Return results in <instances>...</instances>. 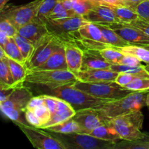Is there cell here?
Returning a JSON list of instances; mask_svg holds the SVG:
<instances>
[{"instance_id":"5","label":"cell","mask_w":149,"mask_h":149,"mask_svg":"<svg viewBox=\"0 0 149 149\" xmlns=\"http://www.w3.org/2000/svg\"><path fill=\"white\" fill-rule=\"evenodd\" d=\"M77 81V76L69 70L29 71L26 77V82L45 86L47 88L72 85Z\"/></svg>"},{"instance_id":"6","label":"cell","mask_w":149,"mask_h":149,"mask_svg":"<svg viewBox=\"0 0 149 149\" xmlns=\"http://www.w3.org/2000/svg\"><path fill=\"white\" fill-rule=\"evenodd\" d=\"M42 19L45 20L49 33L59 37L64 42L74 44L76 39L81 38L79 34V29L89 23L82 16L79 15L63 19H49L48 17Z\"/></svg>"},{"instance_id":"42","label":"cell","mask_w":149,"mask_h":149,"mask_svg":"<svg viewBox=\"0 0 149 149\" xmlns=\"http://www.w3.org/2000/svg\"><path fill=\"white\" fill-rule=\"evenodd\" d=\"M129 23L132 26L139 29L140 30L144 32L147 36H149V22L141 18V17H138V18L132 20Z\"/></svg>"},{"instance_id":"16","label":"cell","mask_w":149,"mask_h":149,"mask_svg":"<svg viewBox=\"0 0 149 149\" xmlns=\"http://www.w3.org/2000/svg\"><path fill=\"white\" fill-rule=\"evenodd\" d=\"M87 21L93 23H106L119 22L111 7L107 4L96 3L93 8L83 16Z\"/></svg>"},{"instance_id":"51","label":"cell","mask_w":149,"mask_h":149,"mask_svg":"<svg viewBox=\"0 0 149 149\" xmlns=\"http://www.w3.org/2000/svg\"><path fill=\"white\" fill-rule=\"evenodd\" d=\"M95 3H100V4H106L107 2V0H91Z\"/></svg>"},{"instance_id":"27","label":"cell","mask_w":149,"mask_h":149,"mask_svg":"<svg viewBox=\"0 0 149 149\" xmlns=\"http://www.w3.org/2000/svg\"><path fill=\"white\" fill-rule=\"evenodd\" d=\"M110 69L116 72H125L133 74L137 77H149V71L146 68V65H127L122 64H111Z\"/></svg>"},{"instance_id":"24","label":"cell","mask_w":149,"mask_h":149,"mask_svg":"<svg viewBox=\"0 0 149 149\" xmlns=\"http://www.w3.org/2000/svg\"><path fill=\"white\" fill-rule=\"evenodd\" d=\"M95 24L98 26V28L101 31L102 34H103L104 39H106V42L111 45L112 46L124 47L131 45L129 42L122 39L113 29H111L106 25L103 24V23H95Z\"/></svg>"},{"instance_id":"33","label":"cell","mask_w":149,"mask_h":149,"mask_svg":"<svg viewBox=\"0 0 149 149\" xmlns=\"http://www.w3.org/2000/svg\"><path fill=\"white\" fill-rule=\"evenodd\" d=\"M98 55L111 63L118 64L124 54L115 49L113 46H111L100 50L98 52Z\"/></svg>"},{"instance_id":"50","label":"cell","mask_w":149,"mask_h":149,"mask_svg":"<svg viewBox=\"0 0 149 149\" xmlns=\"http://www.w3.org/2000/svg\"><path fill=\"white\" fill-rule=\"evenodd\" d=\"M107 2L111 4H119V5H122L119 0H107Z\"/></svg>"},{"instance_id":"45","label":"cell","mask_w":149,"mask_h":149,"mask_svg":"<svg viewBox=\"0 0 149 149\" xmlns=\"http://www.w3.org/2000/svg\"><path fill=\"white\" fill-rule=\"evenodd\" d=\"M16 87H15V86H12V87H1V86H0V91H1L0 103L7 100L11 95V94L13 93V91H14Z\"/></svg>"},{"instance_id":"53","label":"cell","mask_w":149,"mask_h":149,"mask_svg":"<svg viewBox=\"0 0 149 149\" xmlns=\"http://www.w3.org/2000/svg\"><path fill=\"white\" fill-rule=\"evenodd\" d=\"M146 68L149 71V63H146Z\"/></svg>"},{"instance_id":"39","label":"cell","mask_w":149,"mask_h":149,"mask_svg":"<svg viewBox=\"0 0 149 149\" xmlns=\"http://www.w3.org/2000/svg\"><path fill=\"white\" fill-rule=\"evenodd\" d=\"M0 31L5 33L9 37H14L17 34V29L14 25L5 17L1 16L0 18Z\"/></svg>"},{"instance_id":"15","label":"cell","mask_w":149,"mask_h":149,"mask_svg":"<svg viewBox=\"0 0 149 149\" xmlns=\"http://www.w3.org/2000/svg\"><path fill=\"white\" fill-rule=\"evenodd\" d=\"M119 73L111 69L84 68L75 74L78 81L83 82L114 81Z\"/></svg>"},{"instance_id":"48","label":"cell","mask_w":149,"mask_h":149,"mask_svg":"<svg viewBox=\"0 0 149 149\" xmlns=\"http://www.w3.org/2000/svg\"><path fill=\"white\" fill-rule=\"evenodd\" d=\"M64 7L66 10H73V7H74V2L71 0H61Z\"/></svg>"},{"instance_id":"40","label":"cell","mask_w":149,"mask_h":149,"mask_svg":"<svg viewBox=\"0 0 149 149\" xmlns=\"http://www.w3.org/2000/svg\"><path fill=\"white\" fill-rule=\"evenodd\" d=\"M135 77H137V76L129 74V73L120 72L116 76V79L114 80V82L119 84V85L122 86V87H125V86L130 84L131 81H133Z\"/></svg>"},{"instance_id":"35","label":"cell","mask_w":149,"mask_h":149,"mask_svg":"<svg viewBox=\"0 0 149 149\" xmlns=\"http://www.w3.org/2000/svg\"><path fill=\"white\" fill-rule=\"evenodd\" d=\"M95 4L96 3L91 0H77L74 3L73 10L77 15L83 17L93 8Z\"/></svg>"},{"instance_id":"2","label":"cell","mask_w":149,"mask_h":149,"mask_svg":"<svg viewBox=\"0 0 149 149\" xmlns=\"http://www.w3.org/2000/svg\"><path fill=\"white\" fill-rule=\"evenodd\" d=\"M47 94L56 96L68 102L77 111L90 108H96L113 100L99 98L85 92L76 88L72 85L61 86L55 88H47Z\"/></svg>"},{"instance_id":"9","label":"cell","mask_w":149,"mask_h":149,"mask_svg":"<svg viewBox=\"0 0 149 149\" xmlns=\"http://www.w3.org/2000/svg\"><path fill=\"white\" fill-rule=\"evenodd\" d=\"M44 0H33L26 4L4 7L1 16L10 20L18 30L38 15L39 7Z\"/></svg>"},{"instance_id":"28","label":"cell","mask_w":149,"mask_h":149,"mask_svg":"<svg viewBox=\"0 0 149 149\" xmlns=\"http://www.w3.org/2000/svg\"><path fill=\"white\" fill-rule=\"evenodd\" d=\"M114 149H149V133L146 132L143 138L136 141L121 140L116 143Z\"/></svg>"},{"instance_id":"47","label":"cell","mask_w":149,"mask_h":149,"mask_svg":"<svg viewBox=\"0 0 149 149\" xmlns=\"http://www.w3.org/2000/svg\"><path fill=\"white\" fill-rule=\"evenodd\" d=\"M10 37H9L3 31H0V47H4V45L7 43Z\"/></svg>"},{"instance_id":"17","label":"cell","mask_w":149,"mask_h":149,"mask_svg":"<svg viewBox=\"0 0 149 149\" xmlns=\"http://www.w3.org/2000/svg\"><path fill=\"white\" fill-rule=\"evenodd\" d=\"M75 113L76 111L68 102L58 97L56 109L51 114L50 119L46 124H45L41 127V129L45 130L49 127L62 123L65 121L71 119L75 115Z\"/></svg>"},{"instance_id":"52","label":"cell","mask_w":149,"mask_h":149,"mask_svg":"<svg viewBox=\"0 0 149 149\" xmlns=\"http://www.w3.org/2000/svg\"><path fill=\"white\" fill-rule=\"evenodd\" d=\"M146 106H148V109H149V92L147 94V97H146Z\"/></svg>"},{"instance_id":"41","label":"cell","mask_w":149,"mask_h":149,"mask_svg":"<svg viewBox=\"0 0 149 149\" xmlns=\"http://www.w3.org/2000/svg\"><path fill=\"white\" fill-rule=\"evenodd\" d=\"M25 119L27 121V123L29 125L34 127L40 128L41 127V122L36 116L33 110L31 109H26L25 111Z\"/></svg>"},{"instance_id":"21","label":"cell","mask_w":149,"mask_h":149,"mask_svg":"<svg viewBox=\"0 0 149 149\" xmlns=\"http://www.w3.org/2000/svg\"><path fill=\"white\" fill-rule=\"evenodd\" d=\"M103 4H107L111 7L119 22L129 23L132 20L139 17L138 15L131 7H127V6L111 4L109 3H106Z\"/></svg>"},{"instance_id":"46","label":"cell","mask_w":149,"mask_h":149,"mask_svg":"<svg viewBox=\"0 0 149 149\" xmlns=\"http://www.w3.org/2000/svg\"><path fill=\"white\" fill-rule=\"evenodd\" d=\"M122 5L127 6V7H132L145 0H119Z\"/></svg>"},{"instance_id":"34","label":"cell","mask_w":149,"mask_h":149,"mask_svg":"<svg viewBox=\"0 0 149 149\" xmlns=\"http://www.w3.org/2000/svg\"><path fill=\"white\" fill-rule=\"evenodd\" d=\"M125 87L132 92H148L149 77H135L133 81Z\"/></svg>"},{"instance_id":"12","label":"cell","mask_w":149,"mask_h":149,"mask_svg":"<svg viewBox=\"0 0 149 149\" xmlns=\"http://www.w3.org/2000/svg\"><path fill=\"white\" fill-rule=\"evenodd\" d=\"M103 24L106 25L113 29L119 36L129 42L131 45H149V36L138 28L132 26L130 23L123 22H113V23H106Z\"/></svg>"},{"instance_id":"20","label":"cell","mask_w":149,"mask_h":149,"mask_svg":"<svg viewBox=\"0 0 149 149\" xmlns=\"http://www.w3.org/2000/svg\"><path fill=\"white\" fill-rule=\"evenodd\" d=\"M112 63L108 62L94 52L84 50L82 68H97V69H110Z\"/></svg>"},{"instance_id":"3","label":"cell","mask_w":149,"mask_h":149,"mask_svg":"<svg viewBox=\"0 0 149 149\" xmlns=\"http://www.w3.org/2000/svg\"><path fill=\"white\" fill-rule=\"evenodd\" d=\"M143 119V114L138 109L109 119L106 124L117 132L122 140L136 141L146 135V132H142Z\"/></svg>"},{"instance_id":"30","label":"cell","mask_w":149,"mask_h":149,"mask_svg":"<svg viewBox=\"0 0 149 149\" xmlns=\"http://www.w3.org/2000/svg\"><path fill=\"white\" fill-rule=\"evenodd\" d=\"M3 48L5 51L6 55L9 58H11V59L26 65V61L23 58V54H22L19 47L17 46L14 37H10L7 43L4 45Z\"/></svg>"},{"instance_id":"37","label":"cell","mask_w":149,"mask_h":149,"mask_svg":"<svg viewBox=\"0 0 149 149\" xmlns=\"http://www.w3.org/2000/svg\"><path fill=\"white\" fill-rule=\"evenodd\" d=\"M58 1V0H44L39 7L38 17L41 18L47 17L53 10Z\"/></svg>"},{"instance_id":"4","label":"cell","mask_w":149,"mask_h":149,"mask_svg":"<svg viewBox=\"0 0 149 149\" xmlns=\"http://www.w3.org/2000/svg\"><path fill=\"white\" fill-rule=\"evenodd\" d=\"M33 97L31 90L26 86L16 87L7 100L0 103L1 111L13 122L29 125L22 118V114L25 113L29 102Z\"/></svg>"},{"instance_id":"26","label":"cell","mask_w":149,"mask_h":149,"mask_svg":"<svg viewBox=\"0 0 149 149\" xmlns=\"http://www.w3.org/2000/svg\"><path fill=\"white\" fill-rule=\"evenodd\" d=\"M9 66L13 75L15 83L17 86L24 85L27 75V68L26 65L8 58Z\"/></svg>"},{"instance_id":"25","label":"cell","mask_w":149,"mask_h":149,"mask_svg":"<svg viewBox=\"0 0 149 149\" xmlns=\"http://www.w3.org/2000/svg\"><path fill=\"white\" fill-rule=\"evenodd\" d=\"M90 135L99 138V139L113 141V142H118L122 140L117 132L112 127L107 124L97 127Z\"/></svg>"},{"instance_id":"8","label":"cell","mask_w":149,"mask_h":149,"mask_svg":"<svg viewBox=\"0 0 149 149\" xmlns=\"http://www.w3.org/2000/svg\"><path fill=\"white\" fill-rule=\"evenodd\" d=\"M73 86L95 97L109 100L122 98L133 93L131 90L119 85L114 81L83 82L77 81Z\"/></svg>"},{"instance_id":"32","label":"cell","mask_w":149,"mask_h":149,"mask_svg":"<svg viewBox=\"0 0 149 149\" xmlns=\"http://www.w3.org/2000/svg\"><path fill=\"white\" fill-rule=\"evenodd\" d=\"M14 39L15 40L16 43H17V46L20 48L22 54H23V56L24 58L25 61H26V63L29 61L31 56L33 54V50H34V45L29 40H28L27 39L19 34H16L14 36Z\"/></svg>"},{"instance_id":"11","label":"cell","mask_w":149,"mask_h":149,"mask_svg":"<svg viewBox=\"0 0 149 149\" xmlns=\"http://www.w3.org/2000/svg\"><path fill=\"white\" fill-rule=\"evenodd\" d=\"M28 138L33 148L38 149H66L65 146L48 131L28 125L14 122Z\"/></svg>"},{"instance_id":"31","label":"cell","mask_w":149,"mask_h":149,"mask_svg":"<svg viewBox=\"0 0 149 149\" xmlns=\"http://www.w3.org/2000/svg\"><path fill=\"white\" fill-rule=\"evenodd\" d=\"M45 130L59 132V133H72V132H79L80 128L78 124L71 118L62 123L49 127L45 129Z\"/></svg>"},{"instance_id":"14","label":"cell","mask_w":149,"mask_h":149,"mask_svg":"<svg viewBox=\"0 0 149 149\" xmlns=\"http://www.w3.org/2000/svg\"><path fill=\"white\" fill-rule=\"evenodd\" d=\"M49 33L44 19L38 16L17 30V34L27 39L34 45Z\"/></svg>"},{"instance_id":"13","label":"cell","mask_w":149,"mask_h":149,"mask_svg":"<svg viewBox=\"0 0 149 149\" xmlns=\"http://www.w3.org/2000/svg\"><path fill=\"white\" fill-rule=\"evenodd\" d=\"M72 119L79 126V133L89 135L97 127L106 124L101 116L94 108L77 111Z\"/></svg>"},{"instance_id":"10","label":"cell","mask_w":149,"mask_h":149,"mask_svg":"<svg viewBox=\"0 0 149 149\" xmlns=\"http://www.w3.org/2000/svg\"><path fill=\"white\" fill-rule=\"evenodd\" d=\"M65 42L52 33H49L34 45L35 48L29 61L26 63L27 72L45 62Z\"/></svg>"},{"instance_id":"36","label":"cell","mask_w":149,"mask_h":149,"mask_svg":"<svg viewBox=\"0 0 149 149\" xmlns=\"http://www.w3.org/2000/svg\"><path fill=\"white\" fill-rule=\"evenodd\" d=\"M33 112L41 122L40 128L46 124L51 118V112L45 103L33 109Z\"/></svg>"},{"instance_id":"54","label":"cell","mask_w":149,"mask_h":149,"mask_svg":"<svg viewBox=\"0 0 149 149\" xmlns=\"http://www.w3.org/2000/svg\"><path fill=\"white\" fill-rule=\"evenodd\" d=\"M143 47H145L146 49H148V50H149V45H143Z\"/></svg>"},{"instance_id":"29","label":"cell","mask_w":149,"mask_h":149,"mask_svg":"<svg viewBox=\"0 0 149 149\" xmlns=\"http://www.w3.org/2000/svg\"><path fill=\"white\" fill-rule=\"evenodd\" d=\"M0 86L1 87H20L15 83L9 66L8 57L0 59Z\"/></svg>"},{"instance_id":"44","label":"cell","mask_w":149,"mask_h":149,"mask_svg":"<svg viewBox=\"0 0 149 149\" xmlns=\"http://www.w3.org/2000/svg\"><path fill=\"white\" fill-rule=\"evenodd\" d=\"M45 103V97H44L43 95H41L39 96H36V97H33L29 102L27 108L26 109H31L33 110L35 108L38 107V106H41V105Z\"/></svg>"},{"instance_id":"22","label":"cell","mask_w":149,"mask_h":149,"mask_svg":"<svg viewBox=\"0 0 149 149\" xmlns=\"http://www.w3.org/2000/svg\"><path fill=\"white\" fill-rule=\"evenodd\" d=\"M125 55H130L138 58L141 62L149 63V50L140 45H129L124 47H113Z\"/></svg>"},{"instance_id":"43","label":"cell","mask_w":149,"mask_h":149,"mask_svg":"<svg viewBox=\"0 0 149 149\" xmlns=\"http://www.w3.org/2000/svg\"><path fill=\"white\" fill-rule=\"evenodd\" d=\"M141 61L138 58L132 56L130 55H125L121 58L118 64H122V65H141Z\"/></svg>"},{"instance_id":"49","label":"cell","mask_w":149,"mask_h":149,"mask_svg":"<svg viewBox=\"0 0 149 149\" xmlns=\"http://www.w3.org/2000/svg\"><path fill=\"white\" fill-rule=\"evenodd\" d=\"M9 1H10V0H0V11L4 9V7H5L6 4H7V3Z\"/></svg>"},{"instance_id":"1","label":"cell","mask_w":149,"mask_h":149,"mask_svg":"<svg viewBox=\"0 0 149 149\" xmlns=\"http://www.w3.org/2000/svg\"><path fill=\"white\" fill-rule=\"evenodd\" d=\"M147 93L148 92H133L125 97L111 100L95 109L106 124L109 119L132 111L141 109L143 106L146 105Z\"/></svg>"},{"instance_id":"23","label":"cell","mask_w":149,"mask_h":149,"mask_svg":"<svg viewBox=\"0 0 149 149\" xmlns=\"http://www.w3.org/2000/svg\"><path fill=\"white\" fill-rule=\"evenodd\" d=\"M80 37L84 39H91V40L98 41V42H106V39L103 37L102 32L98 26L95 23H87L80 27L78 30Z\"/></svg>"},{"instance_id":"19","label":"cell","mask_w":149,"mask_h":149,"mask_svg":"<svg viewBox=\"0 0 149 149\" xmlns=\"http://www.w3.org/2000/svg\"><path fill=\"white\" fill-rule=\"evenodd\" d=\"M47 70H68L64 45L55 51L44 63L29 71H47ZM27 72V73H28Z\"/></svg>"},{"instance_id":"38","label":"cell","mask_w":149,"mask_h":149,"mask_svg":"<svg viewBox=\"0 0 149 149\" xmlns=\"http://www.w3.org/2000/svg\"><path fill=\"white\" fill-rule=\"evenodd\" d=\"M138 15L139 17L149 22V0H145L132 7H130Z\"/></svg>"},{"instance_id":"7","label":"cell","mask_w":149,"mask_h":149,"mask_svg":"<svg viewBox=\"0 0 149 149\" xmlns=\"http://www.w3.org/2000/svg\"><path fill=\"white\" fill-rule=\"evenodd\" d=\"M48 132L59 140L66 149H114L116 143L99 139L89 134Z\"/></svg>"},{"instance_id":"18","label":"cell","mask_w":149,"mask_h":149,"mask_svg":"<svg viewBox=\"0 0 149 149\" xmlns=\"http://www.w3.org/2000/svg\"><path fill=\"white\" fill-rule=\"evenodd\" d=\"M64 48L68 69L74 74H77L82 68L84 50H82L79 45L71 42H65Z\"/></svg>"}]
</instances>
